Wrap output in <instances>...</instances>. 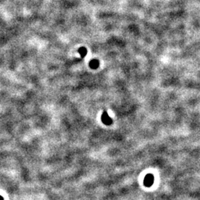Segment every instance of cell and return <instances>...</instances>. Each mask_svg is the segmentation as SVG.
<instances>
[{"label":"cell","mask_w":200,"mask_h":200,"mask_svg":"<svg viewBox=\"0 0 200 200\" xmlns=\"http://www.w3.org/2000/svg\"><path fill=\"white\" fill-rule=\"evenodd\" d=\"M99 62L97 61V60H93V61H91V63H90V66H91V68H93V69H96V68H97L98 67H99Z\"/></svg>","instance_id":"cell-3"},{"label":"cell","mask_w":200,"mask_h":200,"mask_svg":"<svg viewBox=\"0 0 200 200\" xmlns=\"http://www.w3.org/2000/svg\"><path fill=\"white\" fill-rule=\"evenodd\" d=\"M79 53L80 54L82 57H84V56H85V55L87 54V50L85 47H81L79 50Z\"/></svg>","instance_id":"cell-4"},{"label":"cell","mask_w":200,"mask_h":200,"mask_svg":"<svg viewBox=\"0 0 200 200\" xmlns=\"http://www.w3.org/2000/svg\"><path fill=\"white\" fill-rule=\"evenodd\" d=\"M154 176L151 173H148L147 174L144 179V185L145 187H151L154 185Z\"/></svg>","instance_id":"cell-1"},{"label":"cell","mask_w":200,"mask_h":200,"mask_svg":"<svg viewBox=\"0 0 200 200\" xmlns=\"http://www.w3.org/2000/svg\"><path fill=\"white\" fill-rule=\"evenodd\" d=\"M102 122L106 125H110L113 122V120L110 117L108 114V113L106 111H104L103 113H102Z\"/></svg>","instance_id":"cell-2"}]
</instances>
